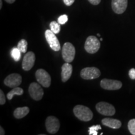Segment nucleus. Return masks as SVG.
Segmentation results:
<instances>
[{
  "mask_svg": "<svg viewBox=\"0 0 135 135\" xmlns=\"http://www.w3.org/2000/svg\"><path fill=\"white\" fill-rule=\"evenodd\" d=\"M101 122L103 125L113 129H119L121 126V122L120 121L113 118H104L102 119Z\"/></svg>",
  "mask_w": 135,
  "mask_h": 135,
  "instance_id": "obj_15",
  "label": "nucleus"
},
{
  "mask_svg": "<svg viewBox=\"0 0 135 135\" xmlns=\"http://www.w3.org/2000/svg\"><path fill=\"white\" fill-rule=\"evenodd\" d=\"M35 76L37 81L41 84L43 87L48 88L50 86L51 78L46 71L43 69H39L36 71Z\"/></svg>",
  "mask_w": 135,
  "mask_h": 135,
  "instance_id": "obj_5",
  "label": "nucleus"
},
{
  "mask_svg": "<svg viewBox=\"0 0 135 135\" xmlns=\"http://www.w3.org/2000/svg\"><path fill=\"white\" fill-rule=\"evenodd\" d=\"M17 48L19 49L21 53H26L27 48H28V42H27L26 40L22 39V40L18 42Z\"/></svg>",
  "mask_w": 135,
  "mask_h": 135,
  "instance_id": "obj_18",
  "label": "nucleus"
},
{
  "mask_svg": "<svg viewBox=\"0 0 135 135\" xmlns=\"http://www.w3.org/2000/svg\"><path fill=\"white\" fill-rule=\"evenodd\" d=\"M22 82V77L20 74L13 73L8 75L4 80V83L9 88L18 87Z\"/></svg>",
  "mask_w": 135,
  "mask_h": 135,
  "instance_id": "obj_11",
  "label": "nucleus"
},
{
  "mask_svg": "<svg viewBox=\"0 0 135 135\" xmlns=\"http://www.w3.org/2000/svg\"><path fill=\"white\" fill-rule=\"evenodd\" d=\"M2 6H3V1L2 0H0V9L2 8Z\"/></svg>",
  "mask_w": 135,
  "mask_h": 135,
  "instance_id": "obj_30",
  "label": "nucleus"
},
{
  "mask_svg": "<svg viewBox=\"0 0 135 135\" xmlns=\"http://www.w3.org/2000/svg\"><path fill=\"white\" fill-rule=\"evenodd\" d=\"M100 41L97 37L89 36L87 38L84 44V49L87 53L94 54L98 52L100 48Z\"/></svg>",
  "mask_w": 135,
  "mask_h": 135,
  "instance_id": "obj_2",
  "label": "nucleus"
},
{
  "mask_svg": "<svg viewBox=\"0 0 135 135\" xmlns=\"http://www.w3.org/2000/svg\"><path fill=\"white\" fill-rule=\"evenodd\" d=\"M29 93L35 101H40L43 97L44 91L40 84L37 83H31L29 86Z\"/></svg>",
  "mask_w": 135,
  "mask_h": 135,
  "instance_id": "obj_9",
  "label": "nucleus"
},
{
  "mask_svg": "<svg viewBox=\"0 0 135 135\" xmlns=\"http://www.w3.org/2000/svg\"><path fill=\"white\" fill-rule=\"evenodd\" d=\"M4 134H5V132H4V129H3L2 126H0V134L4 135Z\"/></svg>",
  "mask_w": 135,
  "mask_h": 135,
  "instance_id": "obj_28",
  "label": "nucleus"
},
{
  "mask_svg": "<svg viewBox=\"0 0 135 135\" xmlns=\"http://www.w3.org/2000/svg\"><path fill=\"white\" fill-rule=\"evenodd\" d=\"M65 4L68 6H70L75 2V0H63Z\"/></svg>",
  "mask_w": 135,
  "mask_h": 135,
  "instance_id": "obj_26",
  "label": "nucleus"
},
{
  "mask_svg": "<svg viewBox=\"0 0 135 135\" xmlns=\"http://www.w3.org/2000/svg\"><path fill=\"white\" fill-rule=\"evenodd\" d=\"M75 48L71 43L66 42L64 44L62 48V56L66 62H72L75 58Z\"/></svg>",
  "mask_w": 135,
  "mask_h": 135,
  "instance_id": "obj_3",
  "label": "nucleus"
},
{
  "mask_svg": "<svg viewBox=\"0 0 135 135\" xmlns=\"http://www.w3.org/2000/svg\"><path fill=\"white\" fill-rule=\"evenodd\" d=\"M101 72L96 67L84 68L80 72V76L84 80H93L100 76Z\"/></svg>",
  "mask_w": 135,
  "mask_h": 135,
  "instance_id": "obj_6",
  "label": "nucleus"
},
{
  "mask_svg": "<svg viewBox=\"0 0 135 135\" xmlns=\"http://www.w3.org/2000/svg\"><path fill=\"white\" fill-rule=\"evenodd\" d=\"M96 109L99 113L104 116H113L116 112L114 106L106 102L98 103L96 105Z\"/></svg>",
  "mask_w": 135,
  "mask_h": 135,
  "instance_id": "obj_4",
  "label": "nucleus"
},
{
  "mask_svg": "<svg viewBox=\"0 0 135 135\" xmlns=\"http://www.w3.org/2000/svg\"><path fill=\"white\" fill-rule=\"evenodd\" d=\"M101 129V126L99 124L94 125L89 128L88 133L89 135H98V130Z\"/></svg>",
  "mask_w": 135,
  "mask_h": 135,
  "instance_id": "obj_21",
  "label": "nucleus"
},
{
  "mask_svg": "<svg viewBox=\"0 0 135 135\" xmlns=\"http://www.w3.org/2000/svg\"><path fill=\"white\" fill-rule=\"evenodd\" d=\"M45 38L50 45V48L55 51H58L61 49V45L59 40L55 34L51 30H47L45 31Z\"/></svg>",
  "mask_w": 135,
  "mask_h": 135,
  "instance_id": "obj_7",
  "label": "nucleus"
},
{
  "mask_svg": "<svg viewBox=\"0 0 135 135\" xmlns=\"http://www.w3.org/2000/svg\"><path fill=\"white\" fill-rule=\"evenodd\" d=\"M73 112L76 117L82 121H89L91 120L93 117L91 110L85 106H75L74 107Z\"/></svg>",
  "mask_w": 135,
  "mask_h": 135,
  "instance_id": "obj_1",
  "label": "nucleus"
},
{
  "mask_svg": "<svg viewBox=\"0 0 135 135\" xmlns=\"http://www.w3.org/2000/svg\"><path fill=\"white\" fill-rule=\"evenodd\" d=\"M129 76L131 80H135V69L131 68L129 71Z\"/></svg>",
  "mask_w": 135,
  "mask_h": 135,
  "instance_id": "obj_25",
  "label": "nucleus"
},
{
  "mask_svg": "<svg viewBox=\"0 0 135 135\" xmlns=\"http://www.w3.org/2000/svg\"><path fill=\"white\" fill-rule=\"evenodd\" d=\"M100 41H103V39L102 38H100Z\"/></svg>",
  "mask_w": 135,
  "mask_h": 135,
  "instance_id": "obj_32",
  "label": "nucleus"
},
{
  "mask_svg": "<svg viewBox=\"0 0 135 135\" xmlns=\"http://www.w3.org/2000/svg\"><path fill=\"white\" fill-rule=\"evenodd\" d=\"M21 53V52L18 48H14L11 50V56L13 57L15 61H18L20 60Z\"/></svg>",
  "mask_w": 135,
  "mask_h": 135,
  "instance_id": "obj_20",
  "label": "nucleus"
},
{
  "mask_svg": "<svg viewBox=\"0 0 135 135\" xmlns=\"http://www.w3.org/2000/svg\"><path fill=\"white\" fill-rule=\"evenodd\" d=\"M68 20V17L66 15H63L60 16L58 19V22L60 25H65Z\"/></svg>",
  "mask_w": 135,
  "mask_h": 135,
  "instance_id": "obj_23",
  "label": "nucleus"
},
{
  "mask_svg": "<svg viewBox=\"0 0 135 135\" xmlns=\"http://www.w3.org/2000/svg\"><path fill=\"white\" fill-rule=\"evenodd\" d=\"M23 93H24V91L21 88L18 86L15 87L7 94V98L9 100H11L15 95H22Z\"/></svg>",
  "mask_w": 135,
  "mask_h": 135,
  "instance_id": "obj_17",
  "label": "nucleus"
},
{
  "mask_svg": "<svg viewBox=\"0 0 135 135\" xmlns=\"http://www.w3.org/2000/svg\"><path fill=\"white\" fill-rule=\"evenodd\" d=\"M50 27L51 30V31H53L55 34H58L60 33L61 30V26H60V24L58 23V22H56L55 21L51 22Z\"/></svg>",
  "mask_w": 135,
  "mask_h": 135,
  "instance_id": "obj_19",
  "label": "nucleus"
},
{
  "mask_svg": "<svg viewBox=\"0 0 135 135\" xmlns=\"http://www.w3.org/2000/svg\"><path fill=\"white\" fill-rule=\"evenodd\" d=\"M36 57L33 52L29 51L24 56L23 62H22V68L25 71H30L33 67L35 63Z\"/></svg>",
  "mask_w": 135,
  "mask_h": 135,
  "instance_id": "obj_12",
  "label": "nucleus"
},
{
  "mask_svg": "<svg viewBox=\"0 0 135 135\" xmlns=\"http://www.w3.org/2000/svg\"><path fill=\"white\" fill-rule=\"evenodd\" d=\"M128 6V0H112L111 7L116 14H122Z\"/></svg>",
  "mask_w": 135,
  "mask_h": 135,
  "instance_id": "obj_13",
  "label": "nucleus"
},
{
  "mask_svg": "<svg viewBox=\"0 0 135 135\" xmlns=\"http://www.w3.org/2000/svg\"><path fill=\"white\" fill-rule=\"evenodd\" d=\"M15 1H16V0H5V1H6L8 3H10V4L13 3Z\"/></svg>",
  "mask_w": 135,
  "mask_h": 135,
  "instance_id": "obj_29",
  "label": "nucleus"
},
{
  "mask_svg": "<svg viewBox=\"0 0 135 135\" xmlns=\"http://www.w3.org/2000/svg\"><path fill=\"white\" fill-rule=\"evenodd\" d=\"M100 86L102 88L107 90H117L122 87V83L118 80L103 79L101 81Z\"/></svg>",
  "mask_w": 135,
  "mask_h": 135,
  "instance_id": "obj_10",
  "label": "nucleus"
},
{
  "mask_svg": "<svg viewBox=\"0 0 135 135\" xmlns=\"http://www.w3.org/2000/svg\"><path fill=\"white\" fill-rule=\"evenodd\" d=\"M128 128L131 134L135 135V119L129 120L128 124Z\"/></svg>",
  "mask_w": 135,
  "mask_h": 135,
  "instance_id": "obj_22",
  "label": "nucleus"
},
{
  "mask_svg": "<svg viewBox=\"0 0 135 135\" xmlns=\"http://www.w3.org/2000/svg\"><path fill=\"white\" fill-rule=\"evenodd\" d=\"M61 80L63 82H66L71 76L73 72L72 65L69 63H66L61 67Z\"/></svg>",
  "mask_w": 135,
  "mask_h": 135,
  "instance_id": "obj_14",
  "label": "nucleus"
},
{
  "mask_svg": "<svg viewBox=\"0 0 135 135\" xmlns=\"http://www.w3.org/2000/svg\"><path fill=\"white\" fill-rule=\"evenodd\" d=\"M101 0H88V1L91 4L93 5H98L100 3Z\"/></svg>",
  "mask_w": 135,
  "mask_h": 135,
  "instance_id": "obj_27",
  "label": "nucleus"
},
{
  "mask_svg": "<svg viewBox=\"0 0 135 135\" xmlns=\"http://www.w3.org/2000/svg\"><path fill=\"white\" fill-rule=\"evenodd\" d=\"M30 109L27 106H24V107H20L16 108L14 111L13 114L14 116L17 119H21V118H24L27 114L29 113Z\"/></svg>",
  "mask_w": 135,
  "mask_h": 135,
  "instance_id": "obj_16",
  "label": "nucleus"
},
{
  "mask_svg": "<svg viewBox=\"0 0 135 135\" xmlns=\"http://www.w3.org/2000/svg\"><path fill=\"white\" fill-rule=\"evenodd\" d=\"M97 35H98V36L100 37V34H97Z\"/></svg>",
  "mask_w": 135,
  "mask_h": 135,
  "instance_id": "obj_31",
  "label": "nucleus"
},
{
  "mask_svg": "<svg viewBox=\"0 0 135 135\" xmlns=\"http://www.w3.org/2000/svg\"><path fill=\"white\" fill-rule=\"evenodd\" d=\"M46 130L50 134H55L59 131L60 127V123L59 119L55 116H50L46 119Z\"/></svg>",
  "mask_w": 135,
  "mask_h": 135,
  "instance_id": "obj_8",
  "label": "nucleus"
},
{
  "mask_svg": "<svg viewBox=\"0 0 135 135\" xmlns=\"http://www.w3.org/2000/svg\"><path fill=\"white\" fill-rule=\"evenodd\" d=\"M6 103V98H5V96L4 93L1 89H0V104L3 105Z\"/></svg>",
  "mask_w": 135,
  "mask_h": 135,
  "instance_id": "obj_24",
  "label": "nucleus"
}]
</instances>
